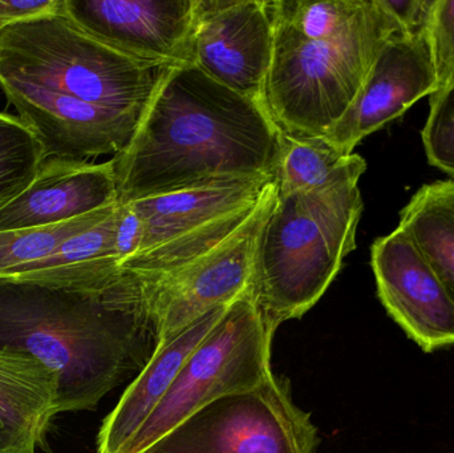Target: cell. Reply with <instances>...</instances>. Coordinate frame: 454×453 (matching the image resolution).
<instances>
[{
    "label": "cell",
    "mask_w": 454,
    "mask_h": 453,
    "mask_svg": "<svg viewBox=\"0 0 454 453\" xmlns=\"http://www.w3.org/2000/svg\"><path fill=\"white\" fill-rule=\"evenodd\" d=\"M116 202L111 160L96 164L50 157L31 185L0 209V231L59 225Z\"/></svg>",
    "instance_id": "cell-14"
},
{
    "label": "cell",
    "mask_w": 454,
    "mask_h": 453,
    "mask_svg": "<svg viewBox=\"0 0 454 453\" xmlns=\"http://www.w3.org/2000/svg\"><path fill=\"white\" fill-rule=\"evenodd\" d=\"M10 26V24L7 23V21L3 20V19H0V32L3 31V29L5 28V27Z\"/></svg>",
    "instance_id": "cell-29"
},
{
    "label": "cell",
    "mask_w": 454,
    "mask_h": 453,
    "mask_svg": "<svg viewBox=\"0 0 454 453\" xmlns=\"http://www.w3.org/2000/svg\"><path fill=\"white\" fill-rule=\"evenodd\" d=\"M44 160L34 132L19 117L0 112V209L31 185Z\"/></svg>",
    "instance_id": "cell-21"
},
{
    "label": "cell",
    "mask_w": 454,
    "mask_h": 453,
    "mask_svg": "<svg viewBox=\"0 0 454 453\" xmlns=\"http://www.w3.org/2000/svg\"><path fill=\"white\" fill-rule=\"evenodd\" d=\"M60 380L34 356L0 348V453H35L59 412Z\"/></svg>",
    "instance_id": "cell-17"
},
{
    "label": "cell",
    "mask_w": 454,
    "mask_h": 453,
    "mask_svg": "<svg viewBox=\"0 0 454 453\" xmlns=\"http://www.w3.org/2000/svg\"><path fill=\"white\" fill-rule=\"evenodd\" d=\"M0 348L55 370L59 412L93 410L157 348V327L137 274L101 289H71L0 278Z\"/></svg>",
    "instance_id": "cell-1"
},
{
    "label": "cell",
    "mask_w": 454,
    "mask_h": 453,
    "mask_svg": "<svg viewBox=\"0 0 454 453\" xmlns=\"http://www.w3.org/2000/svg\"><path fill=\"white\" fill-rule=\"evenodd\" d=\"M274 44L270 0H197L193 66L264 109Z\"/></svg>",
    "instance_id": "cell-9"
},
{
    "label": "cell",
    "mask_w": 454,
    "mask_h": 453,
    "mask_svg": "<svg viewBox=\"0 0 454 453\" xmlns=\"http://www.w3.org/2000/svg\"><path fill=\"white\" fill-rule=\"evenodd\" d=\"M280 133L267 109L193 64L170 66L132 140L111 159L119 202L218 178L274 176Z\"/></svg>",
    "instance_id": "cell-2"
},
{
    "label": "cell",
    "mask_w": 454,
    "mask_h": 453,
    "mask_svg": "<svg viewBox=\"0 0 454 453\" xmlns=\"http://www.w3.org/2000/svg\"><path fill=\"white\" fill-rule=\"evenodd\" d=\"M397 228L410 237L454 302V180L419 189L400 212Z\"/></svg>",
    "instance_id": "cell-19"
},
{
    "label": "cell",
    "mask_w": 454,
    "mask_h": 453,
    "mask_svg": "<svg viewBox=\"0 0 454 453\" xmlns=\"http://www.w3.org/2000/svg\"><path fill=\"white\" fill-rule=\"evenodd\" d=\"M428 35L437 93L454 82V0H437Z\"/></svg>",
    "instance_id": "cell-25"
},
{
    "label": "cell",
    "mask_w": 454,
    "mask_h": 453,
    "mask_svg": "<svg viewBox=\"0 0 454 453\" xmlns=\"http://www.w3.org/2000/svg\"><path fill=\"white\" fill-rule=\"evenodd\" d=\"M144 228L140 217L133 209L132 205L117 204L116 233H114V249L120 266L128 258L140 252L143 244Z\"/></svg>",
    "instance_id": "cell-27"
},
{
    "label": "cell",
    "mask_w": 454,
    "mask_h": 453,
    "mask_svg": "<svg viewBox=\"0 0 454 453\" xmlns=\"http://www.w3.org/2000/svg\"><path fill=\"white\" fill-rule=\"evenodd\" d=\"M365 170L367 162L360 154L341 153L323 137L280 133L274 173L278 196L359 184Z\"/></svg>",
    "instance_id": "cell-18"
},
{
    "label": "cell",
    "mask_w": 454,
    "mask_h": 453,
    "mask_svg": "<svg viewBox=\"0 0 454 453\" xmlns=\"http://www.w3.org/2000/svg\"><path fill=\"white\" fill-rule=\"evenodd\" d=\"M277 199L274 181L247 223L226 241L162 276L137 274L156 324L157 348L169 345L205 314L231 305L250 292L259 234Z\"/></svg>",
    "instance_id": "cell-8"
},
{
    "label": "cell",
    "mask_w": 454,
    "mask_h": 453,
    "mask_svg": "<svg viewBox=\"0 0 454 453\" xmlns=\"http://www.w3.org/2000/svg\"><path fill=\"white\" fill-rule=\"evenodd\" d=\"M170 66L121 52L63 10L0 32V80L143 116Z\"/></svg>",
    "instance_id": "cell-5"
},
{
    "label": "cell",
    "mask_w": 454,
    "mask_h": 453,
    "mask_svg": "<svg viewBox=\"0 0 454 453\" xmlns=\"http://www.w3.org/2000/svg\"><path fill=\"white\" fill-rule=\"evenodd\" d=\"M274 181V176L270 175L218 178L172 193L128 202L144 228L143 244L136 255L255 204Z\"/></svg>",
    "instance_id": "cell-15"
},
{
    "label": "cell",
    "mask_w": 454,
    "mask_h": 453,
    "mask_svg": "<svg viewBox=\"0 0 454 453\" xmlns=\"http://www.w3.org/2000/svg\"><path fill=\"white\" fill-rule=\"evenodd\" d=\"M364 0H270L274 24L306 42L327 40L340 34Z\"/></svg>",
    "instance_id": "cell-23"
},
{
    "label": "cell",
    "mask_w": 454,
    "mask_h": 453,
    "mask_svg": "<svg viewBox=\"0 0 454 453\" xmlns=\"http://www.w3.org/2000/svg\"><path fill=\"white\" fill-rule=\"evenodd\" d=\"M259 201L237 212L230 213L225 217L213 221L192 233L160 245L149 252L128 258L121 263V268L140 277H157L169 273L201 257L221 242L226 241L243 223H247L248 218L255 212Z\"/></svg>",
    "instance_id": "cell-20"
},
{
    "label": "cell",
    "mask_w": 454,
    "mask_h": 453,
    "mask_svg": "<svg viewBox=\"0 0 454 453\" xmlns=\"http://www.w3.org/2000/svg\"><path fill=\"white\" fill-rule=\"evenodd\" d=\"M197 0H64V12L88 34L136 58L193 64Z\"/></svg>",
    "instance_id": "cell-11"
},
{
    "label": "cell",
    "mask_w": 454,
    "mask_h": 453,
    "mask_svg": "<svg viewBox=\"0 0 454 453\" xmlns=\"http://www.w3.org/2000/svg\"><path fill=\"white\" fill-rule=\"evenodd\" d=\"M400 32L379 0H364L351 23L327 40L306 42L274 24L266 103L275 124L299 137L327 135L354 105L386 43Z\"/></svg>",
    "instance_id": "cell-4"
},
{
    "label": "cell",
    "mask_w": 454,
    "mask_h": 453,
    "mask_svg": "<svg viewBox=\"0 0 454 453\" xmlns=\"http://www.w3.org/2000/svg\"><path fill=\"white\" fill-rule=\"evenodd\" d=\"M378 294L389 316L424 351L454 345V302L442 282L397 228L371 247Z\"/></svg>",
    "instance_id": "cell-12"
},
{
    "label": "cell",
    "mask_w": 454,
    "mask_h": 453,
    "mask_svg": "<svg viewBox=\"0 0 454 453\" xmlns=\"http://www.w3.org/2000/svg\"><path fill=\"white\" fill-rule=\"evenodd\" d=\"M437 0H379L381 7L399 24L405 35L429 28Z\"/></svg>",
    "instance_id": "cell-26"
},
{
    "label": "cell",
    "mask_w": 454,
    "mask_h": 453,
    "mask_svg": "<svg viewBox=\"0 0 454 453\" xmlns=\"http://www.w3.org/2000/svg\"><path fill=\"white\" fill-rule=\"evenodd\" d=\"M64 0H0V19L8 24L23 23L63 10Z\"/></svg>",
    "instance_id": "cell-28"
},
{
    "label": "cell",
    "mask_w": 454,
    "mask_h": 453,
    "mask_svg": "<svg viewBox=\"0 0 454 453\" xmlns=\"http://www.w3.org/2000/svg\"><path fill=\"white\" fill-rule=\"evenodd\" d=\"M357 183L278 196L259 234L251 297L267 326L301 318L327 292L356 247Z\"/></svg>",
    "instance_id": "cell-3"
},
{
    "label": "cell",
    "mask_w": 454,
    "mask_h": 453,
    "mask_svg": "<svg viewBox=\"0 0 454 453\" xmlns=\"http://www.w3.org/2000/svg\"><path fill=\"white\" fill-rule=\"evenodd\" d=\"M436 90L428 29L416 35L400 32L379 53L354 105L323 138L341 153L352 154L360 141Z\"/></svg>",
    "instance_id": "cell-13"
},
{
    "label": "cell",
    "mask_w": 454,
    "mask_h": 453,
    "mask_svg": "<svg viewBox=\"0 0 454 453\" xmlns=\"http://www.w3.org/2000/svg\"><path fill=\"white\" fill-rule=\"evenodd\" d=\"M116 204L59 225L0 231V278L47 257L69 237L82 233L108 217Z\"/></svg>",
    "instance_id": "cell-22"
},
{
    "label": "cell",
    "mask_w": 454,
    "mask_h": 453,
    "mask_svg": "<svg viewBox=\"0 0 454 453\" xmlns=\"http://www.w3.org/2000/svg\"><path fill=\"white\" fill-rule=\"evenodd\" d=\"M274 335L251 290L227 306L212 332L186 359L127 453L145 451L202 407L253 390L269 379Z\"/></svg>",
    "instance_id": "cell-6"
},
{
    "label": "cell",
    "mask_w": 454,
    "mask_h": 453,
    "mask_svg": "<svg viewBox=\"0 0 454 453\" xmlns=\"http://www.w3.org/2000/svg\"><path fill=\"white\" fill-rule=\"evenodd\" d=\"M18 117L34 132L44 159L90 162L127 148L141 117L42 88L0 80Z\"/></svg>",
    "instance_id": "cell-10"
},
{
    "label": "cell",
    "mask_w": 454,
    "mask_h": 453,
    "mask_svg": "<svg viewBox=\"0 0 454 453\" xmlns=\"http://www.w3.org/2000/svg\"><path fill=\"white\" fill-rule=\"evenodd\" d=\"M317 428L274 374L202 407L141 453H315Z\"/></svg>",
    "instance_id": "cell-7"
},
{
    "label": "cell",
    "mask_w": 454,
    "mask_h": 453,
    "mask_svg": "<svg viewBox=\"0 0 454 453\" xmlns=\"http://www.w3.org/2000/svg\"><path fill=\"white\" fill-rule=\"evenodd\" d=\"M421 136L427 159L432 167L454 178V82L434 93Z\"/></svg>",
    "instance_id": "cell-24"
},
{
    "label": "cell",
    "mask_w": 454,
    "mask_h": 453,
    "mask_svg": "<svg viewBox=\"0 0 454 453\" xmlns=\"http://www.w3.org/2000/svg\"><path fill=\"white\" fill-rule=\"evenodd\" d=\"M226 309L223 306L209 311L169 345L156 348L151 361L104 419L96 439L98 453H127L133 439L167 395L186 359L212 332Z\"/></svg>",
    "instance_id": "cell-16"
}]
</instances>
